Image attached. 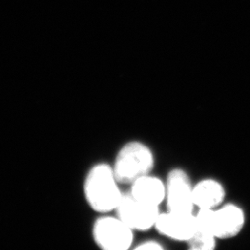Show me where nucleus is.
<instances>
[{
    "mask_svg": "<svg viewBox=\"0 0 250 250\" xmlns=\"http://www.w3.org/2000/svg\"><path fill=\"white\" fill-rule=\"evenodd\" d=\"M112 167L99 163L87 172L83 183V194L90 208L102 214L115 211L124 193Z\"/></svg>",
    "mask_w": 250,
    "mask_h": 250,
    "instance_id": "1",
    "label": "nucleus"
},
{
    "mask_svg": "<svg viewBox=\"0 0 250 250\" xmlns=\"http://www.w3.org/2000/svg\"><path fill=\"white\" fill-rule=\"evenodd\" d=\"M155 156L151 148L140 141H130L117 153L111 166L120 184L131 185L135 180L151 173Z\"/></svg>",
    "mask_w": 250,
    "mask_h": 250,
    "instance_id": "2",
    "label": "nucleus"
},
{
    "mask_svg": "<svg viewBox=\"0 0 250 250\" xmlns=\"http://www.w3.org/2000/svg\"><path fill=\"white\" fill-rule=\"evenodd\" d=\"M92 233L94 241L102 250H127L134 243V231L117 216L99 217Z\"/></svg>",
    "mask_w": 250,
    "mask_h": 250,
    "instance_id": "3",
    "label": "nucleus"
},
{
    "mask_svg": "<svg viewBox=\"0 0 250 250\" xmlns=\"http://www.w3.org/2000/svg\"><path fill=\"white\" fill-rule=\"evenodd\" d=\"M165 203L168 211L194 213L196 208L193 196L194 185L186 170L181 168L170 170L165 181Z\"/></svg>",
    "mask_w": 250,
    "mask_h": 250,
    "instance_id": "4",
    "label": "nucleus"
},
{
    "mask_svg": "<svg viewBox=\"0 0 250 250\" xmlns=\"http://www.w3.org/2000/svg\"><path fill=\"white\" fill-rule=\"evenodd\" d=\"M116 216L133 231H148L155 228L161 213L160 207L140 202L129 193L124 194L115 209Z\"/></svg>",
    "mask_w": 250,
    "mask_h": 250,
    "instance_id": "5",
    "label": "nucleus"
},
{
    "mask_svg": "<svg viewBox=\"0 0 250 250\" xmlns=\"http://www.w3.org/2000/svg\"><path fill=\"white\" fill-rule=\"evenodd\" d=\"M155 229L171 240L188 243L197 232V220L194 213L161 212L155 224Z\"/></svg>",
    "mask_w": 250,
    "mask_h": 250,
    "instance_id": "6",
    "label": "nucleus"
},
{
    "mask_svg": "<svg viewBox=\"0 0 250 250\" xmlns=\"http://www.w3.org/2000/svg\"><path fill=\"white\" fill-rule=\"evenodd\" d=\"M246 224V214L241 207L228 203L219 207L213 212V230L218 240L237 236Z\"/></svg>",
    "mask_w": 250,
    "mask_h": 250,
    "instance_id": "7",
    "label": "nucleus"
},
{
    "mask_svg": "<svg viewBox=\"0 0 250 250\" xmlns=\"http://www.w3.org/2000/svg\"><path fill=\"white\" fill-rule=\"evenodd\" d=\"M129 194L145 204L160 207L165 202V182L151 174L145 175L131 184Z\"/></svg>",
    "mask_w": 250,
    "mask_h": 250,
    "instance_id": "8",
    "label": "nucleus"
},
{
    "mask_svg": "<svg viewBox=\"0 0 250 250\" xmlns=\"http://www.w3.org/2000/svg\"><path fill=\"white\" fill-rule=\"evenodd\" d=\"M193 196L195 207L198 209H216L224 205L226 190L218 180L206 178L194 185Z\"/></svg>",
    "mask_w": 250,
    "mask_h": 250,
    "instance_id": "9",
    "label": "nucleus"
},
{
    "mask_svg": "<svg viewBox=\"0 0 250 250\" xmlns=\"http://www.w3.org/2000/svg\"><path fill=\"white\" fill-rule=\"evenodd\" d=\"M218 238L214 235L197 231L187 243L191 250H213L217 247Z\"/></svg>",
    "mask_w": 250,
    "mask_h": 250,
    "instance_id": "10",
    "label": "nucleus"
},
{
    "mask_svg": "<svg viewBox=\"0 0 250 250\" xmlns=\"http://www.w3.org/2000/svg\"><path fill=\"white\" fill-rule=\"evenodd\" d=\"M135 250H164V247L160 242L156 240H146L138 244L135 247Z\"/></svg>",
    "mask_w": 250,
    "mask_h": 250,
    "instance_id": "11",
    "label": "nucleus"
}]
</instances>
